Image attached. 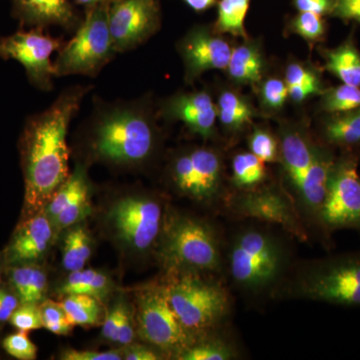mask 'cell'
Returning a JSON list of instances; mask_svg holds the SVG:
<instances>
[{
    "mask_svg": "<svg viewBox=\"0 0 360 360\" xmlns=\"http://www.w3.org/2000/svg\"><path fill=\"white\" fill-rule=\"evenodd\" d=\"M91 89L89 85L68 87L49 108L26 120L20 148L27 217L44 212L70 177L68 127Z\"/></svg>",
    "mask_w": 360,
    "mask_h": 360,
    "instance_id": "6da1fadb",
    "label": "cell"
},
{
    "mask_svg": "<svg viewBox=\"0 0 360 360\" xmlns=\"http://www.w3.org/2000/svg\"><path fill=\"white\" fill-rule=\"evenodd\" d=\"M89 116L90 148L99 160L139 165L155 153L158 131L148 97L113 103L96 98Z\"/></svg>",
    "mask_w": 360,
    "mask_h": 360,
    "instance_id": "7a4b0ae2",
    "label": "cell"
},
{
    "mask_svg": "<svg viewBox=\"0 0 360 360\" xmlns=\"http://www.w3.org/2000/svg\"><path fill=\"white\" fill-rule=\"evenodd\" d=\"M290 262L288 243L264 227L250 226L234 236L227 253L232 283L243 292L262 295L276 291Z\"/></svg>",
    "mask_w": 360,
    "mask_h": 360,
    "instance_id": "3957f363",
    "label": "cell"
},
{
    "mask_svg": "<svg viewBox=\"0 0 360 360\" xmlns=\"http://www.w3.org/2000/svg\"><path fill=\"white\" fill-rule=\"evenodd\" d=\"M281 284L277 292L290 297L359 307L360 250L309 260Z\"/></svg>",
    "mask_w": 360,
    "mask_h": 360,
    "instance_id": "277c9868",
    "label": "cell"
},
{
    "mask_svg": "<svg viewBox=\"0 0 360 360\" xmlns=\"http://www.w3.org/2000/svg\"><path fill=\"white\" fill-rule=\"evenodd\" d=\"M110 4L84 9V20L72 39L58 51L54 63L56 77L79 75L96 77L115 58L108 23Z\"/></svg>",
    "mask_w": 360,
    "mask_h": 360,
    "instance_id": "5b68a950",
    "label": "cell"
},
{
    "mask_svg": "<svg viewBox=\"0 0 360 360\" xmlns=\"http://www.w3.org/2000/svg\"><path fill=\"white\" fill-rule=\"evenodd\" d=\"M161 255L180 274H210L221 269L219 236L210 224L193 217L174 219L163 233Z\"/></svg>",
    "mask_w": 360,
    "mask_h": 360,
    "instance_id": "8992f818",
    "label": "cell"
},
{
    "mask_svg": "<svg viewBox=\"0 0 360 360\" xmlns=\"http://www.w3.org/2000/svg\"><path fill=\"white\" fill-rule=\"evenodd\" d=\"M181 274L167 290L182 326L193 336L217 328L231 310L229 292L221 284L201 278L200 274Z\"/></svg>",
    "mask_w": 360,
    "mask_h": 360,
    "instance_id": "52a82bcc",
    "label": "cell"
},
{
    "mask_svg": "<svg viewBox=\"0 0 360 360\" xmlns=\"http://www.w3.org/2000/svg\"><path fill=\"white\" fill-rule=\"evenodd\" d=\"M341 229L360 231V177L357 160L349 155L333 162L319 217V232L328 245Z\"/></svg>",
    "mask_w": 360,
    "mask_h": 360,
    "instance_id": "ba28073f",
    "label": "cell"
},
{
    "mask_svg": "<svg viewBox=\"0 0 360 360\" xmlns=\"http://www.w3.org/2000/svg\"><path fill=\"white\" fill-rule=\"evenodd\" d=\"M137 328L146 342L174 356L194 340L172 309L167 286L148 288L137 296Z\"/></svg>",
    "mask_w": 360,
    "mask_h": 360,
    "instance_id": "9c48e42d",
    "label": "cell"
},
{
    "mask_svg": "<svg viewBox=\"0 0 360 360\" xmlns=\"http://www.w3.org/2000/svg\"><path fill=\"white\" fill-rule=\"evenodd\" d=\"M44 28L20 27L8 37H0V58L14 59L22 65L28 80L33 86L44 91L53 89L52 78L56 68L51 56L65 44L63 37H53Z\"/></svg>",
    "mask_w": 360,
    "mask_h": 360,
    "instance_id": "30bf717a",
    "label": "cell"
},
{
    "mask_svg": "<svg viewBox=\"0 0 360 360\" xmlns=\"http://www.w3.org/2000/svg\"><path fill=\"white\" fill-rule=\"evenodd\" d=\"M232 214L276 225L300 240L309 238L295 200L276 186L243 189L229 202Z\"/></svg>",
    "mask_w": 360,
    "mask_h": 360,
    "instance_id": "8fae6325",
    "label": "cell"
},
{
    "mask_svg": "<svg viewBox=\"0 0 360 360\" xmlns=\"http://www.w3.org/2000/svg\"><path fill=\"white\" fill-rule=\"evenodd\" d=\"M170 179L177 191L193 200H212L222 182V161L217 151L194 148L182 151L170 163Z\"/></svg>",
    "mask_w": 360,
    "mask_h": 360,
    "instance_id": "7c38bea8",
    "label": "cell"
},
{
    "mask_svg": "<svg viewBox=\"0 0 360 360\" xmlns=\"http://www.w3.org/2000/svg\"><path fill=\"white\" fill-rule=\"evenodd\" d=\"M108 23L116 52L134 51L160 30V0H116L108 7Z\"/></svg>",
    "mask_w": 360,
    "mask_h": 360,
    "instance_id": "4fadbf2b",
    "label": "cell"
},
{
    "mask_svg": "<svg viewBox=\"0 0 360 360\" xmlns=\"http://www.w3.org/2000/svg\"><path fill=\"white\" fill-rule=\"evenodd\" d=\"M110 220L120 238L139 251L148 250L162 229V207L149 198H125L110 212Z\"/></svg>",
    "mask_w": 360,
    "mask_h": 360,
    "instance_id": "5bb4252c",
    "label": "cell"
},
{
    "mask_svg": "<svg viewBox=\"0 0 360 360\" xmlns=\"http://www.w3.org/2000/svg\"><path fill=\"white\" fill-rule=\"evenodd\" d=\"M187 82L208 70H226L232 49L226 40L207 26H195L179 42Z\"/></svg>",
    "mask_w": 360,
    "mask_h": 360,
    "instance_id": "9a60e30c",
    "label": "cell"
},
{
    "mask_svg": "<svg viewBox=\"0 0 360 360\" xmlns=\"http://www.w3.org/2000/svg\"><path fill=\"white\" fill-rule=\"evenodd\" d=\"M161 115L180 122L193 134L208 139L215 134L217 105L206 91L184 92L169 97L161 106Z\"/></svg>",
    "mask_w": 360,
    "mask_h": 360,
    "instance_id": "2e32d148",
    "label": "cell"
},
{
    "mask_svg": "<svg viewBox=\"0 0 360 360\" xmlns=\"http://www.w3.org/2000/svg\"><path fill=\"white\" fill-rule=\"evenodd\" d=\"M13 16L20 21V27L59 26L73 32L84 20L72 0H11Z\"/></svg>",
    "mask_w": 360,
    "mask_h": 360,
    "instance_id": "e0dca14e",
    "label": "cell"
},
{
    "mask_svg": "<svg viewBox=\"0 0 360 360\" xmlns=\"http://www.w3.org/2000/svg\"><path fill=\"white\" fill-rule=\"evenodd\" d=\"M335 160V156L328 149L316 146L307 176L293 198L303 222L307 221V225L317 231L319 213L326 198L329 175Z\"/></svg>",
    "mask_w": 360,
    "mask_h": 360,
    "instance_id": "ac0fdd59",
    "label": "cell"
},
{
    "mask_svg": "<svg viewBox=\"0 0 360 360\" xmlns=\"http://www.w3.org/2000/svg\"><path fill=\"white\" fill-rule=\"evenodd\" d=\"M42 212L28 217L14 232L6 252L7 264H34L49 250L53 236V225Z\"/></svg>",
    "mask_w": 360,
    "mask_h": 360,
    "instance_id": "d6986e66",
    "label": "cell"
},
{
    "mask_svg": "<svg viewBox=\"0 0 360 360\" xmlns=\"http://www.w3.org/2000/svg\"><path fill=\"white\" fill-rule=\"evenodd\" d=\"M316 146L297 130L286 129L281 134L279 156L295 195L307 176Z\"/></svg>",
    "mask_w": 360,
    "mask_h": 360,
    "instance_id": "ffe728a7",
    "label": "cell"
},
{
    "mask_svg": "<svg viewBox=\"0 0 360 360\" xmlns=\"http://www.w3.org/2000/svg\"><path fill=\"white\" fill-rule=\"evenodd\" d=\"M262 51L255 44L246 42L232 49L227 72L239 84H257L262 80L264 71Z\"/></svg>",
    "mask_w": 360,
    "mask_h": 360,
    "instance_id": "44dd1931",
    "label": "cell"
},
{
    "mask_svg": "<svg viewBox=\"0 0 360 360\" xmlns=\"http://www.w3.org/2000/svg\"><path fill=\"white\" fill-rule=\"evenodd\" d=\"M9 279L20 303L39 304L44 300L47 277L41 267L34 264L13 265Z\"/></svg>",
    "mask_w": 360,
    "mask_h": 360,
    "instance_id": "7402d4cb",
    "label": "cell"
},
{
    "mask_svg": "<svg viewBox=\"0 0 360 360\" xmlns=\"http://www.w3.org/2000/svg\"><path fill=\"white\" fill-rule=\"evenodd\" d=\"M322 134L329 146L345 148L360 146V108L329 118Z\"/></svg>",
    "mask_w": 360,
    "mask_h": 360,
    "instance_id": "603a6c76",
    "label": "cell"
},
{
    "mask_svg": "<svg viewBox=\"0 0 360 360\" xmlns=\"http://www.w3.org/2000/svg\"><path fill=\"white\" fill-rule=\"evenodd\" d=\"M326 68L345 84L360 87V54L354 45L347 42L328 51Z\"/></svg>",
    "mask_w": 360,
    "mask_h": 360,
    "instance_id": "cb8c5ba5",
    "label": "cell"
},
{
    "mask_svg": "<svg viewBox=\"0 0 360 360\" xmlns=\"http://www.w3.org/2000/svg\"><path fill=\"white\" fill-rule=\"evenodd\" d=\"M220 123L229 130L243 129L255 116V110L248 101L234 91H222L217 104Z\"/></svg>",
    "mask_w": 360,
    "mask_h": 360,
    "instance_id": "d4e9b609",
    "label": "cell"
},
{
    "mask_svg": "<svg viewBox=\"0 0 360 360\" xmlns=\"http://www.w3.org/2000/svg\"><path fill=\"white\" fill-rule=\"evenodd\" d=\"M110 291L108 276L94 269H79L70 272L61 286L63 295H85L96 298L99 302L106 297Z\"/></svg>",
    "mask_w": 360,
    "mask_h": 360,
    "instance_id": "484cf974",
    "label": "cell"
},
{
    "mask_svg": "<svg viewBox=\"0 0 360 360\" xmlns=\"http://www.w3.org/2000/svg\"><path fill=\"white\" fill-rule=\"evenodd\" d=\"M250 0H220L214 30L246 39L245 20Z\"/></svg>",
    "mask_w": 360,
    "mask_h": 360,
    "instance_id": "4316f807",
    "label": "cell"
},
{
    "mask_svg": "<svg viewBox=\"0 0 360 360\" xmlns=\"http://www.w3.org/2000/svg\"><path fill=\"white\" fill-rule=\"evenodd\" d=\"M266 169L264 161L251 153H241L232 161V181L240 191L257 187L264 181Z\"/></svg>",
    "mask_w": 360,
    "mask_h": 360,
    "instance_id": "83f0119b",
    "label": "cell"
},
{
    "mask_svg": "<svg viewBox=\"0 0 360 360\" xmlns=\"http://www.w3.org/2000/svg\"><path fill=\"white\" fill-rule=\"evenodd\" d=\"M68 315V321L72 326H94L101 321V302L92 296L85 295H66L61 302Z\"/></svg>",
    "mask_w": 360,
    "mask_h": 360,
    "instance_id": "f1b7e54d",
    "label": "cell"
},
{
    "mask_svg": "<svg viewBox=\"0 0 360 360\" xmlns=\"http://www.w3.org/2000/svg\"><path fill=\"white\" fill-rule=\"evenodd\" d=\"M236 348L220 338L193 341L175 356L179 360H231L236 359Z\"/></svg>",
    "mask_w": 360,
    "mask_h": 360,
    "instance_id": "f546056e",
    "label": "cell"
},
{
    "mask_svg": "<svg viewBox=\"0 0 360 360\" xmlns=\"http://www.w3.org/2000/svg\"><path fill=\"white\" fill-rule=\"evenodd\" d=\"M91 255V240L82 227L71 229L63 245V264L68 271L82 269Z\"/></svg>",
    "mask_w": 360,
    "mask_h": 360,
    "instance_id": "4dcf8cb0",
    "label": "cell"
},
{
    "mask_svg": "<svg viewBox=\"0 0 360 360\" xmlns=\"http://www.w3.org/2000/svg\"><path fill=\"white\" fill-rule=\"evenodd\" d=\"M322 108L328 112L342 113L360 108V87L345 84L329 89L324 94Z\"/></svg>",
    "mask_w": 360,
    "mask_h": 360,
    "instance_id": "1f68e13d",
    "label": "cell"
},
{
    "mask_svg": "<svg viewBox=\"0 0 360 360\" xmlns=\"http://www.w3.org/2000/svg\"><path fill=\"white\" fill-rule=\"evenodd\" d=\"M89 186L87 184L65 206L58 217L52 220L51 224L53 227L60 231L84 219L89 214Z\"/></svg>",
    "mask_w": 360,
    "mask_h": 360,
    "instance_id": "d6a6232c",
    "label": "cell"
},
{
    "mask_svg": "<svg viewBox=\"0 0 360 360\" xmlns=\"http://www.w3.org/2000/svg\"><path fill=\"white\" fill-rule=\"evenodd\" d=\"M39 309L44 328L58 335H66L70 333L72 326L68 321L60 302L46 300L39 305Z\"/></svg>",
    "mask_w": 360,
    "mask_h": 360,
    "instance_id": "836d02e7",
    "label": "cell"
},
{
    "mask_svg": "<svg viewBox=\"0 0 360 360\" xmlns=\"http://www.w3.org/2000/svg\"><path fill=\"white\" fill-rule=\"evenodd\" d=\"M250 153L264 162H276L279 158V146L276 137L264 129H257L248 139Z\"/></svg>",
    "mask_w": 360,
    "mask_h": 360,
    "instance_id": "e575fe53",
    "label": "cell"
},
{
    "mask_svg": "<svg viewBox=\"0 0 360 360\" xmlns=\"http://www.w3.org/2000/svg\"><path fill=\"white\" fill-rule=\"evenodd\" d=\"M291 28L296 34L310 42L321 39L326 32L321 15L312 13H300L293 20Z\"/></svg>",
    "mask_w": 360,
    "mask_h": 360,
    "instance_id": "d590c367",
    "label": "cell"
},
{
    "mask_svg": "<svg viewBox=\"0 0 360 360\" xmlns=\"http://www.w3.org/2000/svg\"><path fill=\"white\" fill-rule=\"evenodd\" d=\"M4 348L16 359L33 360L37 356V345L30 340L27 331L18 330V333L7 336L4 340Z\"/></svg>",
    "mask_w": 360,
    "mask_h": 360,
    "instance_id": "8d00e7d4",
    "label": "cell"
},
{
    "mask_svg": "<svg viewBox=\"0 0 360 360\" xmlns=\"http://www.w3.org/2000/svg\"><path fill=\"white\" fill-rule=\"evenodd\" d=\"M9 321L18 330L27 331V333L44 328L39 304H34V303H20Z\"/></svg>",
    "mask_w": 360,
    "mask_h": 360,
    "instance_id": "74e56055",
    "label": "cell"
},
{
    "mask_svg": "<svg viewBox=\"0 0 360 360\" xmlns=\"http://www.w3.org/2000/svg\"><path fill=\"white\" fill-rule=\"evenodd\" d=\"M288 97V85L284 80L279 78L265 80L260 89L262 104L270 110H279L283 108Z\"/></svg>",
    "mask_w": 360,
    "mask_h": 360,
    "instance_id": "f35d334b",
    "label": "cell"
},
{
    "mask_svg": "<svg viewBox=\"0 0 360 360\" xmlns=\"http://www.w3.org/2000/svg\"><path fill=\"white\" fill-rule=\"evenodd\" d=\"M285 82L288 86L292 85L319 84L321 80L314 71L300 63H292L286 68Z\"/></svg>",
    "mask_w": 360,
    "mask_h": 360,
    "instance_id": "ab89813d",
    "label": "cell"
},
{
    "mask_svg": "<svg viewBox=\"0 0 360 360\" xmlns=\"http://www.w3.org/2000/svg\"><path fill=\"white\" fill-rule=\"evenodd\" d=\"M123 354L118 350L111 352H89V350H66L61 359L65 360H120Z\"/></svg>",
    "mask_w": 360,
    "mask_h": 360,
    "instance_id": "60d3db41",
    "label": "cell"
},
{
    "mask_svg": "<svg viewBox=\"0 0 360 360\" xmlns=\"http://www.w3.org/2000/svg\"><path fill=\"white\" fill-rule=\"evenodd\" d=\"M331 13L341 20H354L360 23V0H335Z\"/></svg>",
    "mask_w": 360,
    "mask_h": 360,
    "instance_id": "b9f144b4",
    "label": "cell"
},
{
    "mask_svg": "<svg viewBox=\"0 0 360 360\" xmlns=\"http://www.w3.org/2000/svg\"><path fill=\"white\" fill-rule=\"evenodd\" d=\"M300 13H312L324 15L333 13L335 0H293Z\"/></svg>",
    "mask_w": 360,
    "mask_h": 360,
    "instance_id": "7bdbcfd3",
    "label": "cell"
},
{
    "mask_svg": "<svg viewBox=\"0 0 360 360\" xmlns=\"http://www.w3.org/2000/svg\"><path fill=\"white\" fill-rule=\"evenodd\" d=\"M125 309H127V307L123 303H118L106 316L103 328V335L106 340L115 342L116 331H117L118 326L122 321L123 312Z\"/></svg>",
    "mask_w": 360,
    "mask_h": 360,
    "instance_id": "ee69618b",
    "label": "cell"
},
{
    "mask_svg": "<svg viewBox=\"0 0 360 360\" xmlns=\"http://www.w3.org/2000/svg\"><path fill=\"white\" fill-rule=\"evenodd\" d=\"M20 303L18 295L0 288V321H9Z\"/></svg>",
    "mask_w": 360,
    "mask_h": 360,
    "instance_id": "f6af8a7d",
    "label": "cell"
},
{
    "mask_svg": "<svg viewBox=\"0 0 360 360\" xmlns=\"http://www.w3.org/2000/svg\"><path fill=\"white\" fill-rule=\"evenodd\" d=\"M134 331L132 328L131 315L129 310H124L123 312L122 321L118 326L117 331H116L115 342L120 343L122 345H127L131 343L134 340Z\"/></svg>",
    "mask_w": 360,
    "mask_h": 360,
    "instance_id": "bcb514c9",
    "label": "cell"
},
{
    "mask_svg": "<svg viewBox=\"0 0 360 360\" xmlns=\"http://www.w3.org/2000/svg\"><path fill=\"white\" fill-rule=\"evenodd\" d=\"M288 87V97L295 103H302L309 96L321 94V84L292 85Z\"/></svg>",
    "mask_w": 360,
    "mask_h": 360,
    "instance_id": "7dc6e473",
    "label": "cell"
},
{
    "mask_svg": "<svg viewBox=\"0 0 360 360\" xmlns=\"http://www.w3.org/2000/svg\"><path fill=\"white\" fill-rule=\"evenodd\" d=\"M124 359L127 360H158L161 359L160 354L155 350L149 349V348L136 345L129 350V352L123 354Z\"/></svg>",
    "mask_w": 360,
    "mask_h": 360,
    "instance_id": "c3c4849f",
    "label": "cell"
},
{
    "mask_svg": "<svg viewBox=\"0 0 360 360\" xmlns=\"http://www.w3.org/2000/svg\"><path fill=\"white\" fill-rule=\"evenodd\" d=\"M181 1L198 13H205L217 4V0H181Z\"/></svg>",
    "mask_w": 360,
    "mask_h": 360,
    "instance_id": "681fc988",
    "label": "cell"
},
{
    "mask_svg": "<svg viewBox=\"0 0 360 360\" xmlns=\"http://www.w3.org/2000/svg\"><path fill=\"white\" fill-rule=\"evenodd\" d=\"M72 1L75 2V6H82L84 9H87L101 6V4H110L116 0H72Z\"/></svg>",
    "mask_w": 360,
    "mask_h": 360,
    "instance_id": "f907efd6",
    "label": "cell"
},
{
    "mask_svg": "<svg viewBox=\"0 0 360 360\" xmlns=\"http://www.w3.org/2000/svg\"><path fill=\"white\" fill-rule=\"evenodd\" d=\"M0 281H1V269H0Z\"/></svg>",
    "mask_w": 360,
    "mask_h": 360,
    "instance_id": "816d5d0a",
    "label": "cell"
}]
</instances>
